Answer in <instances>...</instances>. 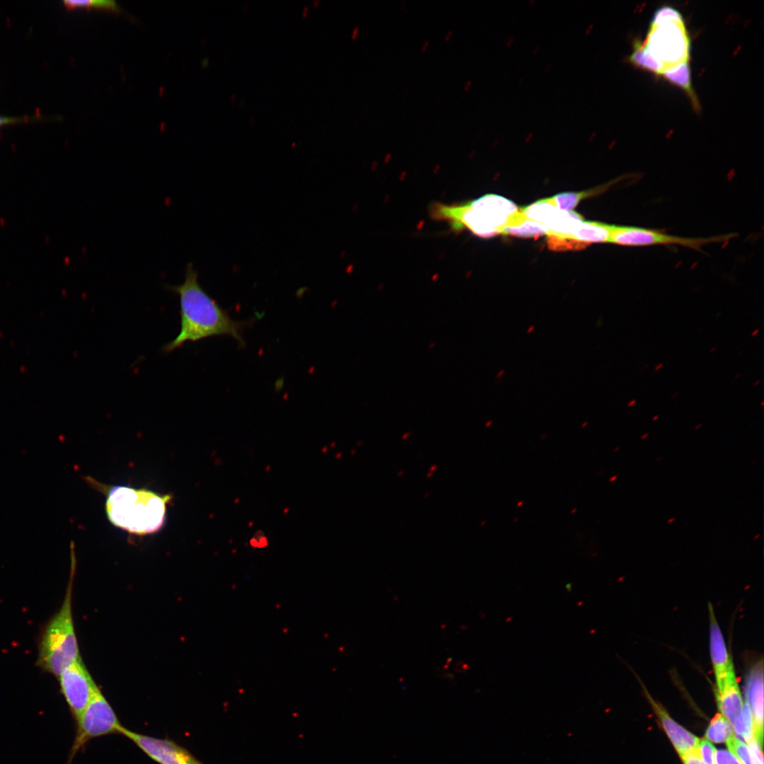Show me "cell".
Segmentation results:
<instances>
[{"mask_svg":"<svg viewBox=\"0 0 764 764\" xmlns=\"http://www.w3.org/2000/svg\"><path fill=\"white\" fill-rule=\"evenodd\" d=\"M166 288L179 296L180 330L178 336L162 349L169 352L180 348L186 342H196L213 336L227 335L245 345L243 330L249 321L233 320L200 286L198 273L189 262L183 284Z\"/></svg>","mask_w":764,"mask_h":764,"instance_id":"6da1fadb","label":"cell"},{"mask_svg":"<svg viewBox=\"0 0 764 764\" xmlns=\"http://www.w3.org/2000/svg\"><path fill=\"white\" fill-rule=\"evenodd\" d=\"M101 486L107 492L108 519L115 526L143 536L155 533L163 526L166 507L172 499L170 494L125 485Z\"/></svg>","mask_w":764,"mask_h":764,"instance_id":"7a4b0ae2","label":"cell"},{"mask_svg":"<svg viewBox=\"0 0 764 764\" xmlns=\"http://www.w3.org/2000/svg\"><path fill=\"white\" fill-rule=\"evenodd\" d=\"M75 566L72 555L71 569L63 603L47 622L38 643L37 665L56 677L80 657L71 609Z\"/></svg>","mask_w":764,"mask_h":764,"instance_id":"3957f363","label":"cell"},{"mask_svg":"<svg viewBox=\"0 0 764 764\" xmlns=\"http://www.w3.org/2000/svg\"><path fill=\"white\" fill-rule=\"evenodd\" d=\"M664 69L689 61L690 42L681 13L663 6L654 14L644 44Z\"/></svg>","mask_w":764,"mask_h":764,"instance_id":"277c9868","label":"cell"},{"mask_svg":"<svg viewBox=\"0 0 764 764\" xmlns=\"http://www.w3.org/2000/svg\"><path fill=\"white\" fill-rule=\"evenodd\" d=\"M77 729L69 764L86 743L100 736L120 734L124 729L110 704L98 687L76 721Z\"/></svg>","mask_w":764,"mask_h":764,"instance_id":"5b68a950","label":"cell"},{"mask_svg":"<svg viewBox=\"0 0 764 764\" xmlns=\"http://www.w3.org/2000/svg\"><path fill=\"white\" fill-rule=\"evenodd\" d=\"M735 236L724 234L707 238H690L632 226H613L610 243L623 246L679 245L696 250L713 243H723Z\"/></svg>","mask_w":764,"mask_h":764,"instance_id":"8992f818","label":"cell"},{"mask_svg":"<svg viewBox=\"0 0 764 764\" xmlns=\"http://www.w3.org/2000/svg\"><path fill=\"white\" fill-rule=\"evenodd\" d=\"M62 693L76 721L98 688L81 656L57 677Z\"/></svg>","mask_w":764,"mask_h":764,"instance_id":"52a82bcc","label":"cell"},{"mask_svg":"<svg viewBox=\"0 0 764 764\" xmlns=\"http://www.w3.org/2000/svg\"><path fill=\"white\" fill-rule=\"evenodd\" d=\"M122 735L158 764H203L190 751L169 739L152 737L124 727Z\"/></svg>","mask_w":764,"mask_h":764,"instance_id":"ba28073f","label":"cell"},{"mask_svg":"<svg viewBox=\"0 0 764 764\" xmlns=\"http://www.w3.org/2000/svg\"><path fill=\"white\" fill-rule=\"evenodd\" d=\"M710 627V653L716 687L735 675L732 658L727 649L721 628L711 603L708 606Z\"/></svg>","mask_w":764,"mask_h":764,"instance_id":"9c48e42d","label":"cell"},{"mask_svg":"<svg viewBox=\"0 0 764 764\" xmlns=\"http://www.w3.org/2000/svg\"><path fill=\"white\" fill-rule=\"evenodd\" d=\"M746 698L753 724V736L763 746V666L756 663L748 672L746 680Z\"/></svg>","mask_w":764,"mask_h":764,"instance_id":"30bf717a","label":"cell"},{"mask_svg":"<svg viewBox=\"0 0 764 764\" xmlns=\"http://www.w3.org/2000/svg\"><path fill=\"white\" fill-rule=\"evenodd\" d=\"M647 697L658 716L664 729L680 756L699 748L700 739L676 723L664 708L644 689Z\"/></svg>","mask_w":764,"mask_h":764,"instance_id":"8fae6325","label":"cell"},{"mask_svg":"<svg viewBox=\"0 0 764 764\" xmlns=\"http://www.w3.org/2000/svg\"><path fill=\"white\" fill-rule=\"evenodd\" d=\"M716 698L722 714L733 726L743 713V702L736 674L716 687Z\"/></svg>","mask_w":764,"mask_h":764,"instance_id":"7c38bea8","label":"cell"},{"mask_svg":"<svg viewBox=\"0 0 764 764\" xmlns=\"http://www.w3.org/2000/svg\"><path fill=\"white\" fill-rule=\"evenodd\" d=\"M613 226L601 222L581 220L574 224L568 236L588 245L610 243Z\"/></svg>","mask_w":764,"mask_h":764,"instance_id":"4fadbf2b","label":"cell"},{"mask_svg":"<svg viewBox=\"0 0 764 764\" xmlns=\"http://www.w3.org/2000/svg\"><path fill=\"white\" fill-rule=\"evenodd\" d=\"M660 75L670 83L684 91L695 110H700V103L691 83L689 61L666 68Z\"/></svg>","mask_w":764,"mask_h":764,"instance_id":"5bb4252c","label":"cell"},{"mask_svg":"<svg viewBox=\"0 0 764 764\" xmlns=\"http://www.w3.org/2000/svg\"><path fill=\"white\" fill-rule=\"evenodd\" d=\"M548 231L549 228L546 225L524 218L519 209L509 224L502 228L500 233L523 238H537L547 235Z\"/></svg>","mask_w":764,"mask_h":764,"instance_id":"9a60e30c","label":"cell"},{"mask_svg":"<svg viewBox=\"0 0 764 764\" xmlns=\"http://www.w3.org/2000/svg\"><path fill=\"white\" fill-rule=\"evenodd\" d=\"M726 743L742 764H763V746L755 739L748 743V746L734 736Z\"/></svg>","mask_w":764,"mask_h":764,"instance_id":"2e32d148","label":"cell"},{"mask_svg":"<svg viewBox=\"0 0 764 764\" xmlns=\"http://www.w3.org/2000/svg\"><path fill=\"white\" fill-rule=\"evenodd\" d=\"M628 62L634 66L660 75L664 66L653 57L644 44L639 40L635 42L633 51L628 57Z\"/></svg>","mask_w":764,"mask_h":764,"instance_id":"e0dca14e","label":"cell"},{"mask_svg":"<svg viewBox=\"0 0 764 764\" xmlns=\"http://www.w3.org/2000/svg\"><path fill=\"white\" fill-rule=\"evenodd\" d=\"M558 209L551 197L540 199L521 209L522 216L528 219L548 225Z\"/></svg>","mask_w":764,"mask_h":764,"instance_id":"ac0fdd59","label":"cell"},{"mask_svg":"<svg viewBox=\"0 0 764 764\" xmlns=\"http://www.w3.org/2000/svg\"><path fill=\"white\" fill-rule=\"evenodd\" d=\"M613 183V182L612 181L606 185L600 186L598 187L580 192L560 193L552 197L551 198L554 202V204L558 209L565 212H570L579 204V202L583 198L595 195L596 194H598L601 192H604Z\"/></svg>","mask_w":764,"mask_h":764,"instance_id":"d6986e66","label":"cell"},{"mask_svg":"<svg viewBox=\"0 0 764 764\" xmlns=\"http://www.w3.org/2000/svg\"><path fill=\"white\" fill-rule=\"evenodd\" d=\"M733 736L731 724L722 714H717L711 720L707 729L706 739L714 743H723L727 742Z\"/></svg>","mask_w":764,"mask_h":764,"instance_id":"ffe728a7","label":"cell"},{"mask_svg":"<svg viewBox=\"0 0 764 764\" xmlns=\"http://www.w3.org/2000/svg\"><path fill=\"white\" fill-rule=\"evenodd\" d=\"M733 727L736 735L740 740L748 743L754 739L752 715L746 702L743 705V713L735 722Z\"/></svg>","mask_w":764,"mask_h":764,"instance_id":"44dd1931","label":"cell"},{"mask_svg":"<svg viewBox=\"0 0 764 764\" xmlns=\"http://www.w3.org/2000/svg\"><path fill=\"white\" fill-rule=\"evenodd\" d=\"M547 236V241L549 248L555 251L581 250L585 248L588 245V244L572 239L568 236Z\"/></svg>","mask_w":764,"mask_h":764,"instance_id":"7402d4cb","label":"cell"},{"mask_svg":"<svg viewBox=\"0 0 764 764\" xmlns=\"http://www.w3.org/2000/svg\"><path fill=\"white\" fill-rule=\"evenodd\" d=\"M64 4L68 8H75L77 7H96L101 8L112 11H118V6L114 1H64Z\"/></svg>","mask_w":764,"mask_h":764,"instance_id":"603a6c76","label":"cell"},{"mask_svg":"<svg viewBox=\"0 0 764 764\" xmlns=\"http://www.w3.org/2000/svg\"><path fill=\"white\" fill-rule=\"evenodd\" d=\"M699 749L705 764H715L714 753L716 749L709 741L707 739L700 741Z\"/></svg>","mask_w":764,"mask_h":764,"instance_id":"cb8c5ba5","label":"cell"},{"mask_svg":"<svg viewBox=\"0 0 764 764\" xmlns=\"http://www.w3.org/2000/svg\"><path fill=\"white\" fill-rule=\"evenodd\" d=\"M714 763L715 764H742L732 752L722 749L715 751Z\"/></svg>","mask_w":764,"mask_h":764,"instance_id":"d4e9b609","label":"cell"},{"mask_svg":"<svg viewBox=\"0 0 764 764\" xmlns=\"http://www.w3.org/2000/svg\"><path fill=\"white\" fill-rule=\"evenodd\" d=\"M681 757L684 764H705L699 748L683 753Z\"/></svg>","mask_w":764,"mask_h":764,"instance_id":"484cf974","label":"cell"},{"mask_svg":"<svg viewBox=\"0 0 764 764\" xmlns=\"http://www.w3.org/2000/svg\"><path fill=\"white\" fill-rule=\"evenodd\" d=\"M27 120H28V118L13 117H6V116L5 117V116H1L0 115V127L4 126V125H9V124H14V123H17V122L27 121Z\"/></svg>","mask_w":764,"mask_h":764,"instance_id":"4316f807","label":"cell"},{"mask_svg":"<svg viewBox=\"0 0 764 764\" xmlns=\"http://www.w3.org/2000/svg\"><path fill=\"white\" fill-rule=\"evenodd\" d=\"M359 30V28L358 26L354 27V28L353 29L352 35H351V37H352V38L353 40L355 39L357 37V36L358 35Z\"/></svg>","mask_w":764,"mask_h":764,"instance_id":"83f0119b","label":"cell"},{"mask_svg":"<svg viewBox=\"0 0 764 764\" xmlns=\"http://www.w3.org/2000/svg\"><path fill=\"white\" fill-rule=\"evenodd\" d=\"M504 373H505V369H500V370H499V371H498V373H497V376H496V378H497V379L498 380V381H499L501 380V378H502V376H504Z\"/></svg>","mask_w":764,"mask_h":764,"instance_id":"f1b7e54d","label":"cell"},{"mask_svg":"<svg viewBox=\"0 0 764 764\" xmlns=\"http://www.w3.org/2000/svg\"><path fill=\"white\" fill-rule=\"evenodd\" d=\"M534 330H535V325H531L527 328L526 332L528 334H531L534 331Z\"/></svg>","mask_w":764,"mask_h":764,"instance_id":"f546056e","label":"cell"},{"mask_svg":"<svg viewBox=\"0 0 764 764\" xmlns=\"http://www.w3.org/2000/svg\"><path fill=\"white\" fill-rule=\"evenodd\" d=\"M429 41L428 40H425V41L424 42V43H423L422 46V50L423 52H424V51H425V50H427V47H428V45H429Z\"/></svg>","mask_w":764,"mask_h":764,"instance_id":"4dcf8cb0","label":"cell"},{"mask_svg":"<svg viewBox=\"0 0 764 764\" xmlns=\"http://www.w3.org/2000/svg\"><path fill=\"white\" fill-rule=\"evenodd\" d=\"M452 34H453V30H449V31H448V33H446V36H445V40H446V41H447V40H449V38L451 37V36L452 35Z\"/></svg>","mask_w":764,"mask_h":764,"instance_id":"1f68e13d","label":"cell"},{"mask_svg":"<svg viewBox=\"0 0 764 764\" xmlns=\"http://www.w3.org/2000/svg\"><path fill=\"white\" fill-rule=\"evenodd\" d=\"M636 403H637V400L635 399H633V400H630V401H629L627 403V406L629 407H631L634 406L636 404Z\"/></svg>","mask_w":764,"mask_h":764,"instance_id":"d6a6232c","label":"cell"},{"mask_svg":"<svg viewBox=\"0 0 764 764\" xmlns=\"http://www.w3.org/2000/svg\"><path fill=\"white\" fill-rule=\"evenodd\" d=\"M602 325H603V318H602V317H600L598 318V320H597L596 326H597V328H601Z\"/></svg>","mask_w":764,"mask_h":764,"instance_id":"836d02e7","label":"cell"},{"mask_svg":"<svg viewBox=\"0 0 764 764\" xmlns=\"http://www.w3.org/2000/svg\"><path fill=\"white\" fill-rule=\"evenodd\" d=\"M663 366H664V364H663V363H659V364H657V365H656V366H655V368H654V371H658L659 370H660V369H661V368L663 367Z\"/></svg>","mask_w":764,"mask_h":764,"instance_id":"e575fe53","label":"cell"},{"mask_svg":"<svg viewBox=\"0 0 764 764\" xmlns=\"http://www.w3.org/2000/svg\"><path fill=\"white\" fill-rule=\"evenodd\" d=\"M759 331H760V330H759L758 328H756V329H755V330H753V331L752 332V333H751V336H752V337H754V336H756V335L757 334H758Z\"/></svg>","mask_w":764,"mask_h":764,"instance_id":"d590c367","label":"cell"},{"mask_svg":"<svg viewBox=\"0 0 764 764\" xmlns=\"http://www.w3.org/2000/svg\"><path fill=\"white\" fill-rule=\"evenodd\" d=\"M649 435V433L644 434L640 436V439H645L646 438L648 437Z\"/></svg>","mask_w":764,"mask_h":764,"instance_id":"8d00e7d4","label":"cell"},{"mask_svg":"<svg viewBox=\"0 0 764 764\" xmlns=\"http://www.w3.org/2000/svg\"><path fill=\"white\" fill-rule=\"evenodd\" d=\"M716 349H717V347H712V348H711V349L710 350V353H711V354H712V353L714 352Z\"/></svg>","mask_w":764,"mask_h":764,"instance_id":"74e56055","label":"cell"},{"mask_svg":"<svg viewBox=\"0 0 764 764\" xmlns=\"http://www.w3.org/2000/svg\"><path fill=\"white\" fill-rule=\"evenodd\" d=\"M659 418V415H655V416H654V417L652 418V421H656V420H657V419H658Z\"/></svg>","mask_w":764,"mask_h":764,"instance_id":"f35d334b","label":"cell"},{"mask_svg":"<svg viewBox=\"0 0 764 764\" xmlns=\"http://www.w3.org/2000/svg\"><path fill=\"white\" fill-rule=\"evenodd\" d=\"M702 424H698V425H696L695 427V429L697 430V429H700V427H702Z\"/></svg>","mask_w":764,"mask_h":764,"instance_id":"ab89813d","label":"cell"},{"mask_svg":"<svg viewBox=\"0 0 764 764\" xmlns=\"http://www.w3.org/2000/svg\"><path fill=\"white\" fill-rule=\"evenodd\" d=\"M760 379H759V380H757V381H756V382H755V383H753V386H758V384L760 383Z\"/></svg>","mask_w":764,"mask_h":764,"instance_id":"60d3db41","label":"cell"},{"mask_svg":"<svg viewBox=\"0 0 764 764\" xmlns=\"http://www.w3.org/2000/svg\"><path fill=\"white\" fill-rule=\"evenodd\" d=\"M674 520H675V518H671V519H670L669 520L667 521V523H671L673 522Z\"/></svg>","mask_w":764,"mask_h":764,"instance_id":"b9f144b4","label":"cell"},{"mask_svg":"<svg viewBox=\"0 0 764 764\" xmlns=\"http://www.w3.org/2000/svg\"><path fill=\"white\" fill-rule=\"evenodd\" d=\"M616 478H617V476H616V475H614V476H613V478H611L610 479V482H613V481H614V480H615Z\"/></svg>","mask_w":764,"mask_h":764,"instance_id":"7bdbcfd3","label":"cell"},{"mask_svg":"<svg viewBox=\"0 0 764 764\" xmlns=\"http://www.w3.org/2000/svg\"><path fill=\"white\" fill-rule=\"evenodd\" d=\"M588 424V422H585L584 423H582V424H581V427H582V428L585 427L586 426V424Z\"/></svg>","mask_w":764,"mask_h":764,"instance_id":"ee69618b","label":"cell"},{"mask_svg":"<svg viewBox=\"0 0 764 764\" xmlns=\"http://www.w3.org/2000/svg\"><path fill=\"white\" fill-rule=\"evenodd\" d=\"M677 395H678V393H676L675 395H673L672 398H675Z\"/></svg>","mask_w":764,"mask_h":764,"instance_id":"f6af8a7d","label":"cell"},{"mask_svg":"<svg viewBox=\"0 0 764 764\" xmlns=\"http://www.w3.org/2000/svg\"><path fill=\"white\" fill-rule=\"evenodd\" d=\"M739 376H741V374H737V376H735V379H737V378H739Z\"/></svg>","mask_w":764,"mask_h":764,"instance_id":"bcb514c9","label":"cell"},{"mask_svg":"<svg viewBox=\"0 0 764 764\" xmlns=\"http://www.w3.org/2000/svg\"><path fill=\"white\" fill-rule=\"evenodd\" d=\"M759 536H760L759 534L756 535V536L754 537V538H755V539L758 538V537H759Z\"/></svg>","mask_w":764,"mask_h":764,"instance_id":"7dc6e473","label":"cell"},{"mask_svg":"<svg viewBox=\"0 0 764 764\" xmlns=\"http://www.w3.org/2000/svg\"><path fill=\"white\" fill-rule=\"evenodd\" d=\"M763 404H764V402H763V401H762V402H761V406H762V407L763 406Z\"/></svg>","mask_w":764,"mask_h":764,"instance_id":"c3c4849f","label":"cell"}]
</instances>
